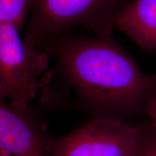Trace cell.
I'll return each instance as SVG.
<instances>
[{
	"instance_id": "obj_1",
	"label": "cell",
	"mask_w": 156,
	"mask_h": 156,
	"mask_svg": "<svg viewBox=\"0 0 156 156\" xmlns=\"http://www.w3.org/2000/svg\"><path fill=\"white\" fill-rule=\"evenodd\" d=\"M57 64L78 103L93 118L126 122L145 114L156 93V75L143 72L112 37L66 34L39 46Z\"/></svg>"
},
{
	"instance_id": "obj_2",
	"label": "cell",
	"mask_w": 156,
	"mask_h": 156,
	"mask_svg": "<svg viewBox=\"0 0 156 156\" xmlns=\"http://www.w3.org/2000/svg\"><path fill=\"white\" fill-rule=\"evenodd\" d=\"M132 0H31L23 40L38 51L44 41L84 26L97 35L103 25Z\"/></svg>"
},
{
	"instance_id": "obj_3",
	"label": "cell",
	"mask_w": 156,
	"mask_h": 156,
	"mask_svg": "<svg viewBox=\"0 0 156 156\" xmlns=\"http://www.w3.org/2000/svg\"><path fill=\"white\" fill-rule=\"evenodd\" d=\"M19 30L10 23H0V99L25 107L36 96L50 57L27 46Z\"/></svg>"
},
{
	"instance_id": "obj_4",
	"label": "cell",
	"mask_w": 156,
	"mask_h": 156,
	"mask_svg": "<svg viewBox=\"0 0 156 156\" xmlns=\"http://www.w3.org/2000/svg\"><path fill=\"white\" fill-rule=\"evenodd\" d=\"M140 126L93 118L73 131L53 139L51 156H135Z\"/></svg>"
},
{
	"instance_id": "obj_5",
	"label": "cell",
	"mask_w": 156,
	"mask_h": 156,
	"mask_svg": "<svg viewBox=\"0 0 156 156\" xmlns=\"http://www.w3.org/2000/svg\"><path fill=\"white\" fill-rule=\"evenodd\" d=\"M51 140L29 105L0 99V156H51Z\"/></svg>"
},
{
	"instance_id": "obj_6",
	"label": "cell",
	"mask_w": 156,
	"mask_h": 156,
	"mask_svg": "<svg viewBox=\"0 0 156 156\" xmlns=\"http://www.w3.org/2000/svg\"><path fill=\"white\" fill-rule=\"evenodd\" d=\"M120 30L141 49L156 51V0H132L108 20L98 35Z\"/></svg>"
},
{
	"instance_id": "obj_7",
	"label": "cell",
	"mask_w": 156,
	"mask_h": 156,
	"mask_svg": "<svg viewBox=\"0 0 156 156\" xmlns=\"http://www.w3.org/2000/svg\"><path fill=\"white\" fill-rule=\"evenodd\" d=\"M31 0H0V23H10L20 30L24 26Z\"/></svg>"
},
{
	"instance_id": "obj_8",
	"label": "cell",
	"mask_w": 156,
	"mask_h": 156,
	"mask_svg": "<svg viewBox=\"0 0 156 156\" xmlns=\"http://www.w3.org/2000/svg\"><path fill=\"white\" fill-rule=\"evenodd\" d=\"M135 156H156V130L151 124L140 126Z\"/></svg>"
},
{
	"instance_id": "obj_9",
	"label": "cell",
	"mask_w": 156,
	"mask_h": 156,
	"mask_svg": "<svg viewBox=\"0 0 156 156\" xmlns=\"http://www.w3.org/2000/svg\"><path fill=\"white\" fill-rule=\"evenodd\" d=\"M145 114L149 116L151 119V124L156 130V93L151 98L146 107Z\"/></svg>"
}]
</instances>
